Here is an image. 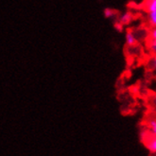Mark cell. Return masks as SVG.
<instances>
[{"instance_id": "10", "label": "cell", "mask_w": 156, "mask_h": 156, "mask_svg": "<svg viewBox=\"0 0 156 156\" xmlns=\"http://www.w3.org/2000/svg\"><path fill=\"white\" fill-rule=\"evenodd\" d=\"M151 66L154 71H156V56H153V58L151 60Z\"/></svg>"}, {"instance_id": "7", "label": "cell", "mask_w": 156, "mask_h": 156, "mask_svg": "<svg viewBox=\"0 0 156 156\" xmlns=\"http://www.w3.org/2000/svg\"><path fill=\"white\" fill-rule=\"evenodd\" d=\"M115 14H116V12L111 8H105L103 11V15L107 19H112V18L115 16Z\"/></svg>"}, {"instance_id": "11", "label": "cell", "mask_w": 156, "mask_h": 156, "mask_svg": "<svg viewBox=\"0 0 156 156\" xmlns=\"http://www.w3.org/2000/svg\"><path fill=\"white\" fill-rule=\"evenodd\" d=\"M115 27L116 29V30L117 31H122V29H123V26L120 24V23H118V22H116L115 24Z\"/></svg>"}, {"instance_id": "4", "label": "cell", "mask_w": 156, "mask_h": 156, "mask_svg": "<svg viewBox=\"0 0 156 156\" xmlns=\"http://www.w3.org/2000/svg\"><path fill=\"white\" fill-rule=\"evenodd\" d=\"M143 9L147 13L156 11V0H145Z\"/></svg>"}, {"instance_id": "12", "label": "cell", "mask_w": 156, "mask_h": 156, "mask_svg": "<svg viewBox=\"0 0 156 156\" xmlns=\"http://www.w3.org/2000/svg\"><path fill=\"white\" fill-rule=\"evenodd\" d=\"M152 104H153V106L156 108V93L153 95V97H152Z\"/></svg>"}, {"instance_id": "2", "label": "cell", "mask_w": 156, "mask_h": 156, "mask_svg": "<svg viewBox=\"0 0 156 156\" xmlns=\"http://www.w3.org/2000/svg\"><path fill=\"white\" fill-rule=\"evenodd\" d=\"M125 44L127 47L133 48L137 44V39L134 32L132 30H128L125 34Z\"/></svg>"}, {"instance_id": "6", "label": "cell", "mask_w": 156, "mask_h": 156, "mask_svg": "<svg viewBox=\"0 0 156 156\" xmlns=\"http://www.w3.org/2000/svg\"><path fill=\"white\" fill-rule=\"evenodd\" d=\"M147 19H148V23L151 27H156V11L148 12Z\"/></svg>"}, {"instance_id": "9", "label": "cell", "mask_w": 156, "mask_h": 156, "mask_svg": "<svg viewBox=\"0 0 156 156\" xmlns=\"http://www.w3.org/2000/svg\"><path fill=\"white\" fill-rule=\"evenodd\" d=\"M149 48H150L151 52L154 55V56H156V42H151V41H150Z\"/></svg>"}, {"instance_id": "5", "label": "cell", "mask_w": 156, "mask_h": 156, "mask_svg": "<svg viewBox=\"0 0 156 156\" xmlns=\"http://www.w3.org/2000/svg\"><path fill=\"white\" fill-rule=\"evenodd\" d=\"M147 126H148L149 132L151 134L156 135V117H151V118L148 119V122H147Z\"/></svg>"}, {"instance_id": "8", "label": "cell", "mask_w": 156, "mask_h": 156, "mask_svg": "<svg viewBox=\"0 0 156 156\" xmlns=\"http://www.w3.org/2000/svg\"><path fill=\"white\" fill-rule=\"evenodd\" d=\"M150 41L151 42H156V27H151V30H150L149 33Z\"/></svg>"}, {"instance_id": "1", "label": "cell", "mask_w": 156, "mask_h": 156, "mask_svg": "<svg viewBox=\"0 0 156 156\" xmlns=\"http://www.w3.org/2000/svg\"><path fill=\"white\" fill-rule=\"evenodd\" d=\"M146 136L144 137V144L146 148L149 150L150 152L156 154V135L151 134L150 132L145 134Z\"/></svg>"}, {"instance_id": "3", "label": "cell", "mask_w": 156, "mask_h": 156, "mask_svg": "<svg viewBox=\"0 0 156 156\" xmlns=\"http://www.w3.org/2000/svg\"><path fill=\"white\" fill-rule=\"evenodd\" d=\"M133 20V14L132 12H125L118 18V23H120L123 27L130 25Z\"/></svg>"}]
</instances>
